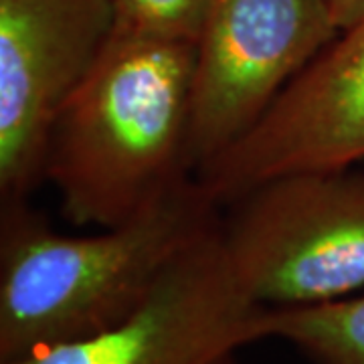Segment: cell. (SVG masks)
Segmentation results:
<instances>
[{"label":"cell","mask_w":364,"mask_h":364,"mask_svg":"<svg viewBox=\"0 0 364 364\" xmlns=\"http://www.w3.org/2000/svg\"><path fill=\"white\" fill-rule=\"evenodd\" d=\"M196 178L100 233L65 235L2 203L0 363L90 338L128 318L172 261L221 221Z\"/></svg>","instance_id":"cell-1"},{"label":"cell","mask_w":364,"mask_h":364,"mask_svg":"<svg viewBox=\"0 0 364 364\" xmlns=\"http://www.w3.org/2000/svg\"><path fill=\"white\" fill-rule=\"evenodd\" d=\"M196 43L117 31L59 114L45 178L77 227H114L195 178Z\"/></svg>","instance_id":"cell-2"},{"label":"cell","mask_w":364,"mask_h":364,"mask_svg":"<svg viewBox=\"0 0 364 364\" xmlns=\"http://www.w3.org/2000/svg\"><path fill=\"white\" fill-rule=\"evenodd\" d=\"M223 243L261 308L314 306L364 286V174L296 172L227 205Z\"/></svg>","instance_id":"cell-3"},{"label":"cell","mask_w":364,"mask_h":364,"mask_svg":"<svg viewBox=\"0 0 364 364\" xmlns=\"http://www.w3.org/2000/svg\"><path fill=\"white\" fill-rule=\"evenodd\" d=\"M338 35L330 0H210L193 71L195 174L243 138Z\"/></svg>","instance_id":"cell-4"},{"label":"cell","mask_w":364,"mask_h":364,"mask_svg":"<svg viewBox=\"0 0 364 364\" xmlns=\"http://www.w3.org/2000/svg\"><path fill=\"white\" fill-rule=\"evenodd\" d=\"M116 33L112 0H0V196L45 181L53 128Z\"/></svg>","instance_id":"cell-5"},{"label":"cell","mask_w":364,"mask_h":364,"mask_svg":"<svg viewBox=\"0 0 364 364\" xmlns=\"http://www.w3.org/2000/svg\"><path fill=\"white\" fill-rule=\"evenodd\" d=\"M364 160V21L340 31L233 146L195 174L227 207L263 182Z\"/></svg>","instance_id":"cell-6"},{"label":"cell","mask_w":364,"mask_h":364,"mask_svg":"<svg viewBox=\"0 0 364 364\" xmlns=\"http://www.w3.org/2000/svg\"><path fill=\"white\" fill-rule=\"evenodd\" d=\"M259 308L235 275L219 221L170 263L122 322L0 364H215L255 342Z\"/></svg>","instance_id":"cell-7"},{"label":"cell","mask_w":364,"mask_h":364,"mask_svg":"<svg viewBox=\"0 0 364 364\" xmlns=\"http://www.w3.org/2000/svg\"><path fill=\"white\" fill-rule=\"evenodd\" d=\"M253 338L286 340L314 364H364V296L314 306L259 308Z\"/></svg>","instance_id":"cell-8"},{"label":"cell","mask_w":364,"mask_h":364,"mask_svg":"<svg viewBox=\"0 0 364 364\" xmlns=\"http://www.w3.org/2000/svg\"><path fill=\"white\" fill-rule=\"evenodd\" d=\"M112 4L117 31L196 43L210 0H112Z\"/></svg>","instance_id":"cell-9"},{"label":"cell","mask_w":364,"mask_h":364,"mask_svg":"<svg viewBox=\"0 0 364 364\" xmlns=\"http://www.w3.org/2000/svg\"><path fill=\"white\" fill-rule=\"evenodd\" d=\"M330 6L340 31L364 21V0H330Z\"/></svg>","instance_id":"cell-10"},{"label":"cell","mask_w":364,"mask_h":364,"mask_svg":"<svg viewBox=\"0 0 364 364\" xmlns=\"http://www.w3.org/2000/svg\"><path fill=\"white\" fill-rule=\"evenodd\" d=\"M215 364H239V363H237V358H235V352H231V354L223 356L221 360H217Z\"/></svg>","instance_id":"cell-11"}]
</instances>
